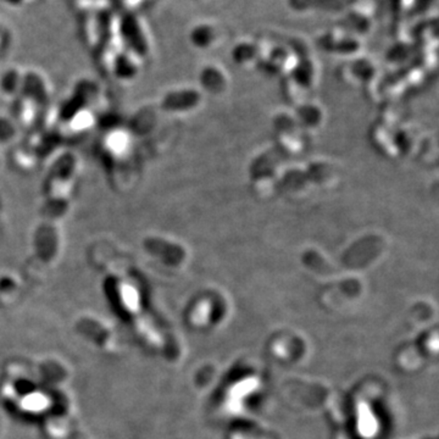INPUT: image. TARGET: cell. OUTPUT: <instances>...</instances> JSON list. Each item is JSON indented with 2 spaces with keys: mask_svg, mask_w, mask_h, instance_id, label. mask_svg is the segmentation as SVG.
Returning <instances> with one entry per match:
<instances>
[{
  "mask_svg": "<svg viewBox=\"0 0 439 439\" xmlns=\"http://www.w3.org/2000/svg\"><path fill=\"white\" fill-rule=\"evenodd\" d=\"M4 1L8 3V4L13 5V6H18V5L22 4L23 0H4Z\"/></svg>",
  "mask_w": 439,
  "mask_h": 439,
  "instance_id": "10",
  "label": "cell"
},
{
  "mask_svg": "<svg viewBox=\"0 0 439 439\" xmlns=\"http://www.w3.org/2000/svg\"><path fill=\"white\" fill-rule=\"evenodd\" d=\"M342 27L345 28L347 33L353 32L357 35H364L370 31L371 18L365 13H362V10L349 8L342 16Z\"/></svg>",
  "mask_w": 439,
  "mask_h": 439,
  "instance_id": "4",
  "label": "cell"
},
{
  "mask_svg": "<svg viewBox=\"0 0 439 439\" xmlns=\"http://www.w3.org/2000/svg\"><path fill=\"white\" fill-rule=\"evenodd\" d=\"M259 48L253 43H241L233 49V58L238 61L249 60L258 54Z\"/></svg>",
  "mask_w": 439,
  "mask_h": 439,
  "instance_id": "8",
  "label": "cell"
},
{
  "mask_svg": "<svg viewBox=\"0 0 439 439\" xmlns=\"http://www.w3.org/2000/svg\"><path fill=\"white\" fill-rule=\"evenodd\" d=\"M433 3L435 0H413L410 4V11L415 16H418L421 13H426Z\"/></svg>",
  "mask_w": 439,
  "mask_h": 439,
  "instance_id": "9",
  "label": "cell"
},
{
  "mask_svg": "<svg viewBox=\"0 0 439 439\" xmlns=\"http://www.w3.org/2000/svg\"><path fill=\"white\" fill-rule=\"evenodd\" d=\"M217 37V31L210 23H199L190 31V39L193 45L198 48L210 47Z\"/></svg>",
  "mask_w": 439,
  "mask_h": 439,
  "instance_id": "5",
  "label": "cell"
},
{
  "mask_svg": "<svg viewBox=\"0 0 439 439\" xmlns=\"http://www.w3.org/2000/svg\"><path fill=\"white\" fill-rule=\"evenodd\" d=\"M98 23H99L98 39H99L100 48H103L104 45L109 44L112 38V13L107 10L100 11L98 15Z\"/></svg>",
  "mask_w": 439,
  "mask_h": 439,
  "instance_id": "6",
  "label": "cell"
},
{
  "mask_svg": "<svg viewBox=\"0 0 439 439\" xmlns=\"http://www.w3.org/2000/svg\"><path fill=\"white\" fill-rule=\"evenodd\" d=\"M115 71L120 77H132L137 72V67L126 54H119L115 59Z\"/></svg>",
  "mask_w": 439,
  "mask_h": 439,
  "instance_id": "7",
  "label": "cell"
},
{
  "mask_svg": "<svg viewBox=\"0 0 439 439\" xmlns=\"http://www.w3.org/2000/svg\"><path fill=\"white\" fill-rule=\"evenodd\" d=\"M321 47L325 48L328 52L340 53V54H350L355 53L359 48V42L354 38L353 36L333 35L327 33L320 38Z\"/></svg>",
  "mask_w": 439,
  "mask_h": 439,
  "instance_id": "3",
  "label": "cell"
},
{
  "mask_svg": "<svg viewBox=\"0 0 439 439\" xmlns=\"http://www.w3.org/2000/svg\"><path fill=\"white\" fill-rule=\"evenodd\" d=\"M353 0H287L292 11L297 13H343Z\"/></svg>",
  "mask_w": 439,
  "mask_h": 439,
  "instance_id": "2",
  "label": "cell"
},
{
  "mask_svg": "<svg viewBox=\"0 0 439 439\" xmlns=\"http://www.w3.org/2000/svg\"><path fill=\"white\" fill-rule=\"evenodd\" d=\"M120 35L126 45L132 52L141 56L148 54V50H149L148 42H146L141 23L134 13H126L122 15L120 21Z\"/></svg>",
  "mask_w": 439,
  "mask_h": 439,
  "instance_id": "1",
  "label": "cell"
}]
</instances>
